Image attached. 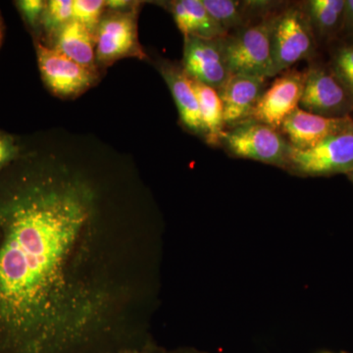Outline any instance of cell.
<instances>
[{
    "label": "cell",
    "instance_id": "obj_1",
    "mask_svg": "<svg viewBox=\"0 0 353 353\" xmlns=\"http://www.w3.org/2000/svg\"><path fill=\"white\" fill-rule=\"evenodd\" d=\"M94 194L71 175L44 176L0 201V301L32 353H108L112 336L92 321L95 297L74 256Z\"/></svg>",
    "mask_w": 353,
    "mask_h": 353
},
{
    "label": "cell",
    "instance_id": "obj_2",
    "mask_svg": "<svg viewBox=\"0 0 353 353\" xmlns=\"http://www.w3.org/2000/svg\"><path fill=\"white\" fill-rule=\"evenodd\" d=\"M280 12L277 9L222 38L223 52L231 75L272 77V34Z\"/></svg>",
    "mask_w": 353,
    "mask_h": 353
},
{
    "label": "cell",
    "instance_id": "obj_3",
    "mask_svg": "<svg viewBox=\"0 0 353 353\" xmlns=\"http://www.w3.org/2000/svg\"><path fill=\"white\" fill-rule=\"evenodd\" d=\"M219 145L234 157L254 160L287 170L292 146L277 129L253 119L225 130Z\"/></svg>",
    "mask_w": 353,
    "mask_h": 353
},
{
    "label": "cell",
    "instance_id": "obj_4",
    "mask_svg": "<svg viewBox=\"0 0 353 353\" xmlns=\"http://www.w3.org/2000/svg\"><path fill=\"white\" fill-rule=\"evenodd\" d=\"M316 43L301 4L281 10L272 34V77L280 75L297 62L312 57Z\"/></svg>",
    "mask_w": 353,
    "mask_h": 353
},
{
    "label": "cell",
    "instance_id": "obj_5",
    "mask_svg": "<svg viewBox=\"0 0 353 353\" xmlns=\"http://www.w3.org/2000/svg\"><path fill=\"white\" fill-rule=\"evenodd\" d=\"M353 169V129L306 150L292 148L287 170L301 176H330Z\"/></svg>",
    "mask_w": 353,
    "mask_h": 353
},
{
    "label": "cell",
    "instance_id": "obj_6",
    "mask_svg": "<svg viewBox=\"0 0 353 353\" xmlns=\"http://www.w3.org/2000/svg\"><path fill=\"white\" fill-rule=\"evenodd\" d=\"M137 12V9H128L103 14L94 36L97 65L109 66L124 58L146 57L139 41Z\"/></svg>",
    "mask_w": 353,
    "mask_h": 353
},
{
    "label": "cell",
    "instance_id": "obj_7",
    "mask_svg": "<svg viewBox=\"0 0 353 353\" xmlns=\"http://www.w3.org/2000/svg\"><path fill=\"white\" fill-rule=\"evenodd\" d=\"M299 108L323 117H347L353 112V97L329 67L312 65L305 70Z\"/></svg>",
    "mask_w": 353,
    "mask_h": 353
},
{
    "label": "cell",
    "instance_id": "obj_8",
    "mask_svg": "<svg viewBox=\"0 0 353 353\" xmlns=\"http://www.w3.org/2000/svg\"><path fill=\"white\" fill-rule=\"evenodd\" d=\"M41 78L48 90L60 99H75L97 82L99 73L76 63L50 46L36 43Z\"/></svg>",
    "mask_w": 353,
    "mask_h": 353
},
{
    "label": "cell",
    "instance_id": "obj_9",
    "mask_svg": "<svg viewBox=\"0 0 353 353\" xmlns=\"http://www.w3.org/2000/svg\"><path fill=\"white\" fill-rule=\"evenodd\" d=\"M305 83V71L288 70L275 79L260 97L252 119L280 131L285 118L299 106Z\"/></svg>",
    "mask_w": 353,
    "mask_h": 353
},
{
    "label": "cell",
    "instance_id": "obj_10",
    "mask_svg": "<svg viewBox=\"0 0 353 353\" xmlns=\"http://www.w3.org/2000/svg\"><path fill=\"white\" fill-rule=\"evenodd\" d=\"M182 66L190 78L217 90L231 76L223 52L222 38H185Z\"/></svg>",
    "mask_w": 353,
    "mask_h": 353
},
{
    "label": "cell",
    "instance_id": "obj_11",
    "mask_svg": "<svg viewBox=\"0 0 353 353\" xmlns=\"http://www.w3.org/2000/svg\"><path fill=\"white\" fill-rule=\"evenodd\" d=\"M353 129L352 116L328 118L297 108L285 118L280 131L294 150H306L336 134Z\"/></svg>",
    "mask_w": 353,
    "mask_h": 353
},
{
    "label": "cell",
    "instance_id": "obj_12",
    "mask_svg": "<svg viewBox=\"0 0 353 353\" xmlns=\"http://www.w3.org/2000/svg\"><path fill=\"white\" fill-rule=\"evenodd\" d=\"M266 90L263 77L232 74L218 90L225 127L233 128L252 119L253 111Z\"/></svg>",
    "mask_w": 353,
    "mask_h": 353
},
{
    "label": "cell",
    "instance_id": "obj_13",
    "mask_svg": "<svg viewBox=\"0 0 353 353\" xmlns=\"http://www.w3.org/2000/svg\"><path fill=\"white\" fill-rule=\"evenodd\" d=\"M157 67L170 90L183 126L194 134L203 136L196 92L183 66L169 61H162Z\"/></svg>",
    "mask_w": 353,
    "mask_h": 353
},
{
    "label": "cell",
    "instance_id": "obj_14",
    "mask_svg": "<svg viewBox=\"0 0 353 353\" xmlns=\"http://www.w3.org/2000/svg\"><path fill=\"white\" fill-rule=\"evenodd\" d=\"M167 6L183 38L213 39L228 34L211 17L202 0H178L168 2Z\"/></svg>",
    "mask_w": 353,
    "mask_h": 353
},
{
    "label": "cell",
    "instance_id": "obj_15",
    "mask_svg": "<svg viewBox=\"0 0 353 353\" xmlns=\"http://www.w3.org/2000/svg\"><path fill=\"white\" fill-rule=\"evenodd\" d=\"M51 48L57 50L83 67L97 73L95 39L87 28L75 20L70 21L50 36Z\"/></svg>",
    "mask_w": 353,
    "mask_h": 353
},
{
    "label": "cell",
    "instance_id": "obj_16",
    "mask_svg": "<svg viewBox=\"0 0 353 353\" xmlns=\"http://www.w3.org/2000/svg\"><path fill=\"white\" fill-rule=\"evenodd\" d=\"M345 0H309L301 4L317 41H330L341 34Z\"/></svg>",
    "mask_w": 353,
    "mask_h": 353
},
{
    "label": "cell",
    "instance_id": "obj_17",
    "mask_svg": "<svg viewBox=\"0 0 353 353\" xmlns=\"http://www.w3.org/2000/svg\"><path fill=\"white\" fill-rule=\"evenodd\" d=\"M190 80L199 102L204 139L209 145H219L221 137L225 131V123L218 90L190 77Z\"/></svg>",
    "mask_w": 353,
    "mask_h": 353
},
{
    "label": "cell",
    "instance_id": "obj_18",
    "mask_svg": "<svg viewBox=\"0 0 353 353\" xmlns=\"http://www.w3.org/2000/svg\"><path fill=\"white\" fill-rule=\"evenodd\" d=\"M211 17L227 32L238 31L252 22L248 1L234 0H202Z\"/></svg>",
    "mask_w": 353,
    "mask_h": 353
},
{
    "label": "cell",
    "instance_id": "obj_19",
    "mask_svg": "<svg viewBox=\"0 0 353 353\" xmlns=\"http://www.w3.org/2000/svg\"><path fill=\"white\" fill-rule=\"evenodd\" d=\"M74 0H50L46 1L41 26L48 36L73 20Z\"/></svg>",
    "mask_w": 353,
    "mask_h": 353
},
{
    "label": "cell",
    "instance_id": "obj_20",
    "mask_svg": "<svg viewBox=\"0 0 353 353\" xmlns=\"http://www.w3.org/2000/svg\"><path fill=\"white\" fill-rule=\"evenodd\" d=\"M328 67L353 97V41L334 48Z\"/></svg>",
    "mask_w": 353,
    "mask_h": 353
},
{
    "label": "cell",
    "instance_id": "obj_21",
    "mask_svg": "<svg viewBox=\"0 0 353 353\" xmlns=\"http://www.w3.org/2000/svg\"><path fill=\"white\" fill-rule=\"evenodd\" d=\"M105 8L103 0H74L73 20L87 28L95 36Z\"/></svg>",
    "mask_w": 353,
    "mask_h": 353
},
{
    "label": "cell",
    "instance_id": "obj_22",
    "mask_svg": "<svg viewBox=\"0 0 353 353\" xmlns=\"http://www.w3.org/2000/svg\"><path fill=\"white\" fill-rule=\"evenodd\" d=\"M46 1L43 0H20L16 1L23 18L32 28L41 25V17L46 7Z\"/></svg>",
    "mask_w": 353,
    "mask_h": 353
},
{
    "label": "cell",
    "instance_id": "obj_23",
    "mask_svg": "<svg viewBox=\"0 0 353 353\" xmlns=\"http://www.w3.org/2000/svg\"><path fill=\"white\" fill-rule=\"evenodd\" d=\"M19 154V148L15 139L9 134L0 132V168L13 161Z\"/></svg>",
    "mask_w": 353,
    "mask_h": 353
},
{
    "label": "cell",
    "instance_id": "obj_24",
    "mask_svg": "<svg viewBox=\"0 0 353 353\" xmlns=\"http://www.w3.org/2000/svg\"><path fill=\"white\" fill-rule=\"evenodd\" d=\"M341 34L353 39V0H345Z\"/></svg>",
    "mask_w": 353,
    "mask_h": 353
},
{
    "label": "cell",
    "instance_id": "obj_25",
    "mask_svg": "<svg viewBox=\"0 0 353 353\" xmlns=\"http://www.w3.org/2000/svg\"><path fill=\"white\" fill-rule=\"evenodd\" d=\"M108 353H165L150 345H132Z\"/></svg>",
    "mask_w": 353,
    "mask_h": 353
},
{
    "label": "cell",
    "instance_id": "obj_26",
    "mask_svg": "<svg viewBox=\"0 0 353 353\" xmlns=\"http://www.w3.org/2000/svg\"><path fill=\"white\" fill-rule=\"evenodd\" d=\"M132 1L128 0H108L105 1V7L111 11H124L130 9L132 6Z\"/></svg>",
    "mask_w": 353,
    "mask_h": 353
},
{
    "label": "cell",
    "instance_id": "obj_27",
    "mask_svg": "<svg viewBox=\"0 0 353 353\" xmlns=\"http://www.w3.org/2000/svg\"><path fill=\"white\" fill-rule=\"evenodd\" d=\"M165 353H209V352H201V350H190V348H188V350H176V352H165Z\"/></svg>",
    "mask_w": 353,
    "mask_h": 353
},
{
    "label": "cell",
    "instance_id": "obj_28",
    "mask_svg": "<svg viewBox=\"0 0 353 353\" xmlns=\"http://www.w3.org/2000/svg\"><path fill=\"white\" fill-rule=\"evenodd\" d=\"M347 176L348 180H350V182H352V183L353 185V169L352 171L348 172V173L347 174Z\"/></svg>",
    "mask_w": 353,
    "mask_h": 353
},
{
    "label": "cell",
    "instance_id": "obj_29",
    "mask_svg": "<svg viewBox=\"0 0 353 353\" xmlns=\"http://www.w3.org/2000/svg\"><path fill=\"white\" fill-rule=\"evenodd\" d=\"M1 41H2V26H1V22H0V46H1Z\"/></svg>",
    "mask_w": 353,
    "mask_h": 353
},
{
    "label": "cell",
    "instance_id": "obj_30",
    "mask_svg": "<svg viewBox=\"0 0 353 353\" xmlns=\"http://www.w3.org/2000/svg\"><path fill=\"white\" fill-rule=\"evenodd\" d=\"M319 353H334L333 352H327V350H325V352H319Z\"/></svg>",
    "mask_w": 353,
    "mask_h": 353
},
{
    "label": "cell",
    "instance_id": "obj_31",
    "mask_svg": "<svg viewBox=\"0 0 353 353\" xmlns=\"http://www.w3.org/2000/svg\"><path fill=\"white\" fill-rule=\"evenodd\" d=\"M340 353H352V352H345V350H343V352H341Z\"/></svg>",
    "mask_w": 353,
    "mask_h": 353
}]
</instances>
